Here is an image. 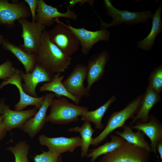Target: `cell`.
<instances>
[{
    "label": "cell",
    "instance_id": "603a6c76",
    "mask_svg": "<svg viewBox=\"0 0 162 162\" xmlns=\"http://www.w3.org/2000/svg\"><path fill=\"white\" fill-rule=\"evenodd\" d=\"M122 132L116 131V135L120 136L127 142L133 145L146 149L150 152V147L149 143L145 140V134L141 130H137L134 132L128 125H125Z\"/></svg>",
    "mask_w": 162,
    "mask_h": 162
},
{
    "label": "cell",
    "instance_id": "5b68a950",
    "mask_svg": "<svg viewBox=\"0 0 162 162\" xmlns=\"http://www.w3.org/2000/svg\"><path fill=\"white\" fill-rule=\"evenodd\" d=\"M56 24L51 29L47 31L51 41L66 55L70 56L79 50L80 42L67 25L58 18L54 20Z\"/></svg>",
    "mask_w": 162,
    "mask_h": 162
},
{
    "label": "cell",
    "instance_id": "d590c367",
    "mask_svg": "<svg viewBox=\"0 0 162 162\" xmlns=\"http://www.w3.org/2000/svg\"><path fill=\"white\" fill-rule=\"evenodd\" d=\"M4 38L3 36L0 34V45L2 44Z\"/></svg>",
    "mask_w": 162,
    "mask_h": 162
},
{
    "label": "cell",
    "instance_id": "277c9868",
    "mask_svg": "<svg viewBox=\"0 0 162 162\" xmlns=\"http://www.w3.org/2000/svg\"><path fill=\"white\" fill-rule=\"evenodd\" d=\"M103 2L108 16L111 17L112 20L110 23H105L97 14L100 21L101 29H106L123 23L128 25L146 23L152 18L153 14L151 10H143L140 12L120 10L113 5L109 0H104Z\"/></svg>",
    "mask_w": 162,
    "mask_h": 162
},
{
    "label": "cell",
    "instance_id": "e575fe53",
    "mask_svg": "<svg viewBox=\"0 0 162 162\" xmlns=\"http://www.w3.org/2000/svg\"><path fill=\"white\" fill-rule=\"evenodd\" d=\"M5 99L4 98L0 99V114L2 113L3 108L5 105Z\"/></svg>",
    "mask_w": 162,
    "mask_h": 162
},
{
    "label": "cell",
    "instance_id": "83f0119b",
    "mask_svg": "<svg viewBox=\"0 0 162 162\" xmlns=\"http://www.w3.org/2000/svg\"><path fill=\"white\" fill-rule=\"evenodd\" d=\"M148 86L159 94L162 91V66L155 68L150 74L148 78Z\"/></svg>",
    "mask_w": 162,
    "mask_h": 162
},
{
    "label": "cell",
    "instance_id": "cb8c5ba5",
    "mask_svg": "<svg viewBox=\"0 0 162 162\" xmlns=\"http://www.w3.org/2000/svg\"><path fill=\"white\" fill-rule=\"evenodd\" d=\"M116 99V97L112 95L104 104L97 109L91 111H88L84 113L81 116L82 120L92 122L96 128L102 129L104 124L102 122V119L109 107Z\"/></svg>",
    "mask_w": 162,
    "mask_h": 162
},
{
    "label": "cell",
    "instance_id": "ffe728a7",
    "mask_svg": "<svg viewBox=\"0 0 162 162\" xmlns=\"http://www.w3.org/2000/svg\"><path fill=\"white\" fill-rule=\"evenodd\" d=\"M2 48L12 53L23 65L26 73L32 72L37 63V55L29 54L19 46H18L4 38Z\"/></svg>",
    "mask_w": 162,
    "mask_h": 162
},
{
    "label": "cell",
    "instance_id": "d6986e66",
    "mask_svg": "<svg viewBox=\"0 0 162 162\" xmlns=\"http://www.w3.org/2000/svg\"><path fill=\"white\" fill-rule=\"evenodd\" d=\"M161 100L159 94L153 90L149 86L146 88L143 99L137 113L132 118L130 124V126L140 120L143 123L149 120V113L152 108Z\"/></svg>",
    "mask_w": 162,
    "mask_h": 162
},
{
    "label": "cell",
    "instance_id": "ba28073f",
    "mask_svg": "<svg viewBox=\"0 0 162 162\" xmlns=\"http://www.w3.org/2000/svg\"><path fill=\"white\" fill-rule=\"evenodd\" d=\"M31 15L30 10L23 2L11 3L8 0H0V25L13 28L16 21L26 19Z\"/></svg>",
    "mask_w": 162,
    "mask_h": 162
},
{
    "label": "cell",
    "instance_id": "5bb4252c",
    "mask_svg": "<svg viewBox=\"0 0 162 162\" xmlns=\"http://www.w3.org/2000/svg\"><path fill=\"white\" fill-rule=\"evenodd\" d=\"M110 58L109 53L106 50L94 54L89 58L87 67L86 80L87 85V90L89 91L94 82L100 80L105 72V67Z\"/></svg>",
    "mask_w": 162,
    "mask_h": 162
},
{
    "label": "cell",
    "instance_id": "44dd1931",
    "mask_svg": "<svg viewBox=\"0 0 162 162\" xmlns=\"http://www.w3.org/2000/svg\"><path fill=\"white\" fill-rule=\"evenodd\" d=\"M162 5L160 4L153 14L150 31L147 37L137 42V46L138 48H141L145 51L151 49L157 36L162 31Z\"/></svg>",
    "mask_w": 162,
    "mask_h": 162
},
{
    "label": "cell",
    "instance_id": "d4e9b609",
    "mask_svg": "<svg viewBox=\"0 0 162 162\" xmlns=\"http://www.w3.org/2000/svg\"><path fill=\"white\" fill-rule=\"evenodd\" d=\"M94 130L92 128L90 122L88 121H84L81 127L70 128L67 130L69 132H77L80 133L81 140L80 157L82 158L86 157L88 153V148L91 145L93 140L92 136Z\"/></svg>",
    "mask_w": 162,
    "mask_h": 162
},
{
    "label": "cell",
    "instance_id": "f1b7e54d",
    "mask_svg": "<svg viewBox=\"0 0 162 162\" xmlns=\"http://www.w3.org/2000/svg\"><path fill=\"white\" fill-rule=\"evenodd\" d=\"M42 153L37 154L34 157V162H62L61 154H58L50 151H44L42 150Z\"/></svg>",
    "mask_w": 162,
    "mask_h": 162
},
{
    "label": "cell",
    "instance_id": "8992f818",
    "mask_svg": "<svg viewBox=\"0 0 162 162\" xmlns=\"http://www.w3.org/2000/svg\"><path fill=\"white\" fill-rule=\"evenodd\" d=\"M150 152L125 140L119 147L104 155L99 162H149Z\"/></svg>",
    "mask_w": 162,
    "mask_h": 162
},
{
    "label": "cell",
    "instance_id": "e0dca14e",
    "mask_svg": "<svg viewBox=\"0 0 162 162\" xmlns=\"http://www.w3.org/2000/svg\"><path fill=\"white\" fill-rule=\"evenodd\" d=\"M37 111L35 108L25 110H13L10 109L8 105L5 104L2 114L5 129L7 132L14 128L22 130L26 121L34 116Z\"/></svg>",
    "mask_w": 162,
    "mask_h": 162
},
{
    "label": "cell",
    "instance_id": "7402d4cb",
    "mask_svg": "<svg viewBox=\"0 0 162 162\" xmlns=\"http://www.w3.org/2000/svg\"><path fill=\"white\" fill-rule=\"evenodd\" d=\"M64 78V76L61 75V73L55 74L50 82L43 84L40 87L39 91L52 92L55 94L57 98L65 97L79 105L80 100L73 96L68 91L62 83Z\"/></svg>",
    "mask_w": 162,
    "mask_h": 162
},
{
    "label": "cell",
    "instance_id": "6da1fadb",
    "mask_svg": "<svg viewBox=\"0 0 162 162\" xmlns=\"http://www.w3.org/2000/svg\"><path fill=\"white\" fill-rule=\"evenodd\" d=\"M72 59L52 43L47 31L43 32L37 54V62L53 74L64 72L70 64Z\"/></svg>",
    "mask_w": 162,
    "mask_h": 162
},
{
    "label": "cell",
    "instance_id": "ac0fdd59",
    "mask_svg": "<svg viewBox=\"0 0 162 162\" xmlns=\"http://www.w3.org/2000/svg\"><path fill=\"white\" fill-rule=\"evenodd\" d=\"M135 124L131 126V128L141 130L148 137L151 141L150 152L154 153L158 158L156 146L158 142L162 141V124L153 115H150L148 122L143 123L137 121Z\"/></svg>",
    "mask_w": 162,
    "mask_h": 162
},
{
    "label": "cell",
    "instance_id": "7a4b0ae2",
    "mask_svg": "<svg viewBox=\"0 0 162 162\" xmlns=\"http://www.w3.org/2000/svg\"><path fill=\"white\" fill-rule=\"evenodd\" d=\"M50 107V113L46 122L58 124L76 122L80 119L79 116L88 111V107L71 103L64 97L53 98Z\"/></svg>",
    "mask_w": 162,
    "mask_h": 162
},
{
    "label": "cell",
    "instance_id": "9a60e30c",
    "mask_svg": "<svg viewBox=\"0 0 162 162\" xmlns=\"http://www.w3.org/2000/svg\"><path fill=\"white\" fill-rule=\"evenodd\" d=\"M20 70L18 69L10 78L4 80L0 84V90L4 86L9 84L15 85L19 90L20 94L19 101L14 106L15 111L22 110L27 106L33 105L38 110L43 102L44 95L38 98L30 96L24 91L22 86V80L20 74Z\"/></svg>",
    "mask_w": 162,
    "mask_h": 162
},
{
    "label": "cell",
    "instance_id": "30bf717a",
    "mask_svg": "<svg viewBox=\"0 0 162 162\" xmlns=\"http://www.w3.org/2000/svg\"><path fill=\"white\" fill-rule=\"evenodd\" d=\"M68 23L67 26L78 39L81 46L82 52L84 55H88L98 42L100 41L107 42L110 40V33L106 29L91 31L83 27H74Z\"/></svg>",
    "mask_w": 162,
    "mask_h": 162
},
{
    "label": "cell",
    "instance_id": "836d02e7",
    "mask_svg": "<svg viewBox=\"0 0 162 162\" xmlns=\"http://www.w3.org/2000/svg\"><path fill=\"white\" fill-rule=\"evenodd\" d=\"M156 151L158 153L160 157L162 160V141L158 142L156 146Z\"/></svg>",
    "mask_w": 162,
    "mask_h": 162
},
{
    "label": "cell",
    "instance_id": "484cf974",
    "mask_svg": "<svg viewBox=\"0 0 162 162\" xmlns=\"http://www.w3.org/2000/svg\"><path fill=\"white\" fill-rule=\"evenodd\" d=\"M111 140L98 148L90 150L86 157L90 158L91 162H94L100 156L113 151L119 146L125 140L122 137L112 134L110 135Z\"/></svg>",
    "mask_w": 162,
    "mask_h": 162
},
{
    "label": "cell",
    "instance_id": "f546056e",
    "mask_svg": "<svg viewBox=\"0 0 162 162\" xmlns=\"http://www.w3.org/2000/svg\"><path fill=\"white\" fill-rule=\"evenodd\" d=\"M16 69L14 67L11 61H6L0 64V79L5 80L10 78L15 73Z\"/></svg>",
    "mask_w": 162,
    "mask_h": 162
},
{
    "label": "cell",
    "instance_id": "2e32d148",
    "mask_svg": "<svg viewBox=\"0 0 162 162\" xmlns=\"http://www.w3.org/2000/svg\"><path fill=\"white\" fill-rule=\"evenodd\" d=\"M56 97L52 92L46 93L43 104L35 115L28 119L24 124L22 130L31 138L34 137L44 126L46 112L52 100Z\"/></svg>",
    "mask_w": 162,
    "mask_h": 162
},
{
    "label": "cell",
    "instance_id": "1f68e13d",
    "mask_svg": "<svg viewBox=\"0 0 162 162\" xmlns=\"http://www.w3.org/2000/svg\"><path fill=\"white\" fill-rule=\"evenodd\" d=\"M78 3H79L80 5L88 3L91 6H92L94 4V1L91 0H71L69 2V4L67 5V8L70 9L71 8H73L75 4Z\"/></svg>",
    "mask_w": 162,
    "mask_h": 162
},
{
    "label": "cell",
    "instance_id": "7c38bea8",
    "mask_svg": "<svg viewBox=\"0 0 162 162\" xmlns=\"http://www.w3.org/2000/svg\"><path fill=\"white\" fill-rule=\"evenodd\" d=\"M38 140L40 145L46 146L49 151L58 154L66 152H72L81 145V138L79 136L50 138L42 134L39 136Z\"/></svg>",
    "mask_w": 162,
    "mask_h": 162
},
{
    "label": "cell",
    "instance_id": "4316f807",
    "mask_svg": "<svg viewBox=\"0 0 162 162\" xmlns=\"http://www.w3.org/2000/svg\"><path fill=\"white\" fill-rule=\"evenodd\" d=\"M29 146L25 141L19 142L14 146H10L6 149L14 155L15 162H30L28 158Z\"/></svg>",
    "mask_w": 162,
    "mask_h": 162
},
{
    "label": "cell",
    "instance_id": "d6a6232c",
    "mask_svg": "<svg viewBox=\"0 0 162 162\" xmlns=\"http://www.w3.org/2000/svg\"><path fill=\"white\" fill-rule=\"evenodd\" d=\"M3 121V116L1 115L0 116V142L4 138L7 132L4 127Z\"/></svg>",
    "mask_w": 162,
    "mask_h": 162
},
{
    "label": "cell",
    "instance_id": "52a82bcc",
    "mask_svg": "<svg viewBox=\"0 0 162 162\" xmlns=\"http://www.w3.org/2000/svg\"><path fill=\"white\" fill-rule=\"evenodd\" d=\"M18 21L22 28L21 36L23 44L19 46L29 54L37 55L40 45L41 37L46 26L36 22H30L26 19Z\"/></svg>",
    "mask_w": 162,
    "mask_h": 162
},
{
    "label": "cell",
    "instance_id": "4dcf8cb0",
    "mask_svg": "<svg viewBox=\"0 0 162 162\" xmlns=\"http://www.w3.org/2000/svg\"><path fill=\"white\" fill-rule=\"evenodd\" d=\"M38 0H25L28 5L32 16V22H36V11L38 7Z\"/></svg>",
    "mask_w": 162,
    "mask_h": 162
},
{
    "label": "cell",
    "instance_id": "3957f363",
    "mask_svg": "<svg viewBox=\"0 0 162 162\" xmlns=\"http://www.w3.org/2000/svg\"><path fill=\"white\" fill-rule=\"evenodd\" d=\"M144 94L139 95L130 101L123 109L112 113L106 122V125L99 134L93 138L91 145L97 146L104 141L109 135L118 128H123L128 120L132 118L141 105Z\"/></svg>",
    "mask_w": 162,
    "mask_h": 162
},
{
    "label": "cell",
    "instance_id": "8fae6325",
    "mask_svg": "<svg viewBox=\"0 0 162 162\" xmlns=\"http://www.w3.org/2000/svg\"><path fill=\"white\" fill-rule=\"evenodd\" d=\"M19 71L22 80L24 82L22 84L24 91L28 95L34 98L38 97L35 91L38 85L41 82H50L53 75L37 62L31 72L25 73L20 70Z\"/></svg>",
    "mask_w": 162,
    "mask_h": 162
},
{
    "label": "cell",
    "instance_id": "9c48e42d",
    "mask_svg": "<svg viewBox=\"0 0 162 162\" xmlns=\"http://www.w3.org/2000/svg\"><path fill=\"white\" fill-rule=\"evenodd\" d=\"M87 66L82 64H76L67 78L62 83L68 91L72 96L81 100L85 97L88 98L90 93L84 83L87 76Z\"/></svg>",
    "mask_w": 162,
    "mask_h": 162
},
{
    "label": "cell",
    "instance_id": "4fadbf2b",
    "mask_svg": "<svg viewBox=\"0 0 162 162\" xmlns=\"http://www.w3.org/2000/svg\"><path fill=\"white\" fill-rule=\"evenodd\" d=\"M36 12V22L46 27L52 25L56 18L64 17L74 21L77 18L76 14L70 9L67 8L65 13H61L57 8L47 4L43 0H38Z\"/></svg>",
    "mask_w": 162,
    "mask_h": 162
}]
</instances>
